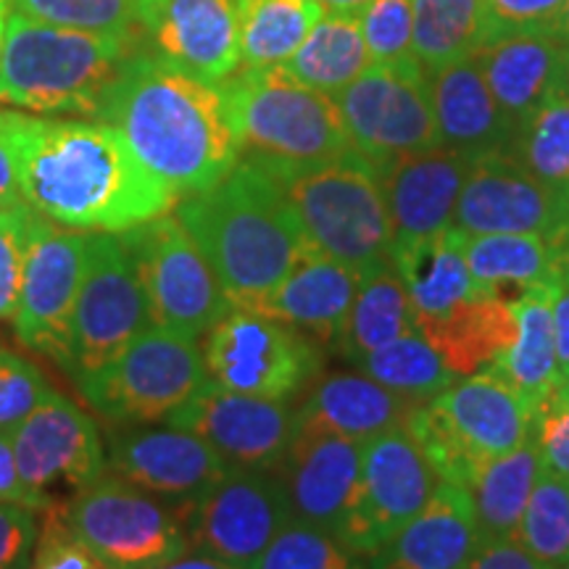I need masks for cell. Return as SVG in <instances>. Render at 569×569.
<instances>
[{
    "mask_svg": "<svg viewBox=\"0 0 569 569\" xmlns=\"http://www.w3.org/2000/svg\"><path fill=\"white\" fill-rule=\"evenodd\" d=\"M525 172L553 190H569V101L551 98L522 127H517L509 151Z\"/></svg>",
    "mask_w": 569,
    "mask_h": 569,
    "instance_id": "cell-39",
    "label": "cell"
},
{
    "mask_svg": "<svg viewBox=\"0 0 569 569\" xmlns=\"http://www.w3.org/2000/svg\"><path fill=\"white\" fill-rule=\"evenodd\" d=\"M551 309L553 340H557L559 393H569V280L561 274L551 282Z\"/></svg>",
    "mask_w": 569,
    "mask_h": 569,
    "instance_id": "cell-52",
    "label": "cell"
},
{
    "mask_svg": "<svg viewBox=\"0 0 569 569\" xmlns=\"http://www.w3.org/2000/svg\"><path fill=\"white\" fill-rule=\"evenodd\" d=\"M569 42L551 30L517 32L490 40L475 53L496 103L522 127L540 106L561 96Z\"/></svg>",
    "mask_w": 569,
    "mask_h": 569,
    "instance_id": "cell-25",
    "label": "cell"
},
{
    "mask_svg": "<svg viewBox=\"0 0 569 569\" xmlns=\"http://www.w3.org/2000/svg\"><path fill=\"white\" fill-rule=\"evenodd\" d=\"M472 163V156L438 146L377 169L393 224V248L432 238L453 224Z\"/></svg>",
    "mask_w": 569,
    "mask_h": 569,
    "instance_id": "cell-21",
    "label": "cell"
},
{
    "mask_svg": "<svg viewBox=\"0 0 569 569\" xmlns=\"http://www.w3.org/2000/svg\"><path fill=\"white\" fill-rule=\"evenodd\" d=\"M146 290L151 327L201 338L234 309L201 248L174 213L119 232Z\"/></svg>",
    "mask_w": 569,
    "mask_h": 569,
    "instance_id": "cell-9",
    "label": "cell"
},
{
    "mask_svg": "<svg viewBox=\"0 0 569 569\" xmlns=\"http://www.w3.org/2000/svg\"><path fill=\"white\" fill-rule=\"evenodd\" d=\"M356 365L380 386L396 390V393L407 396L417 403L436 398L457 382V375L446 367L440 353L419 332L398 338L393 343L361 356V359H356Z\"/></svg>",
    "mask_w": 569,
    "mask_h": 569,
    "instance_id": "cell-38",
    "label": "cell"
},
{
    "mask_svg": "<svg viewBox=\"0 0 569 569\" xmlns=\"http://www.w3.org/2000/svg\"><path fill=\"white\" fill-rule=\"evenodd\" d=\"M515 540L553 569L569 561V480L540 469Z\"/></svg>",
    "mask_w": 569,
    "mask_h": 569,
    "instance_id": "cell-40",
    "label": "cell"
},
{
    "mask_svg": "<svg viewBox=\"0 0 569 569\" xmlns=\"http://www.w3.org/2000/svg\"><path fill=\"white\" fill-rule=\"evenodd\" d=\"M240 53L248 69H277L293 59L325 17L317 0H238Z\"/></svg>",
    "mask_w": 569,
    "mask_h": 569,
    "instance_id": "cell-34",
    "label": "cell"
},
{
    "mask_svg": "<svg viewBox=\"0 0 569 569\" xmlns=\"http://www.w3.org/2000/svg\"><path fill=\"white\" fill-rule=\"evenodd\" d=\"M27 206L19 188V169L9 140L0 132V209H19Z\"/></svg>",
    "mask_w": 569,
    "mask_h": 569,
    "instance_id": "cell-53",
    "label": "cell"
},
{
    "mask_svg": "<svg viewBox=\"0 0 569 569\" xmlns=\"http://www.w3.org/2000/svg\"><path fill=\"white\" fill-rule=\"evenodd\" d=\"M9 0H0V61H3V42H6V19H9Z\"/></svg>",
    "mask_w": 569,
    "mask_h": 569,
    "instance_id": "cell-58",
    "label": "cell"
},
{
    "mask_svg": "<svg viewBox=\"0 0 569 569\" xmlns=\"http://www.w3.org/2000/svg\"><path fill=\"white\" fill-rule=\"evenodd\" d=\"M96 119L122 132L177 201L213 188L240 161L222 84L198 80L142 46L122 63Z\"/></svg>",
    "mask_w": 569,
    "mask_h": 569,
    "instance_id": "cell-2",
    "label": "cell"
},
{
    "mask_svg": "<svg viewBox=\"0 0 569 569\" xmlns=\"http://www.w3.org/2000/svg\"><path fill=\"white\" fill-rule=\"evenodd\" d=\"M19 475L34 493L51 496L56 482L88 488L103 478L106 453L98 425L61 393H53L11 427Z\"/></svg>",
    "mask_w": 569,
    "mask_h": 569,
    "instance_id": "cell-20",
    "label": "cell"
},
{
    "mask_svg": "<svg viewBox=\"0 0 569 569\" xmlns=\"http://www.w3.org/2000/svg\"><path fill=\"white\" fill-rule=\"evenodd\" d=\"M293 503L280 480L230 469L190 503V546L238 569H259L272 540L293 522Z\"/></svg>",
    "mask_w": 569,
    "mask_h": 569,
    "instance_id": "cell-15",
    "label": "cell"
},
{
    "mask_svg": "<svg viewBox=\"0 0 569 569\" xmlns=\"http://www.w3.org/2000/svg\"><path fill=\"white\" fill-rule=\"evenodd\" d=\"M565 0H486L488 40L507 38L517 32L551 30Z\"/></svg>",
    "mask_w": 569,
    "mask_h": 569,
    "instance_id": "cell-47",
    "label": "cell"
},
{
    "mask_svg": "<svg viewBox=\"0 0 569 569\" xmlns=\"http://www.w3.org/2000/svg\"><path fill=\"white\" fill-rule=\"evenodd\" d=\"M361 277L351 269L311 251L284 280L259 298L248 311L306 330L319 340H340Z\"/></svg>",
    "mask_w": 569,
    "mask_h": 569,
    "instance_id": "cell-27",
    "label": "cell"
},
{
    "mask_svg": "<svg viewBox=\"0 0 569 569\" xmlns=\"http://www.w3.org/2000/svg\"><path fill=\"white\" fill-rule=\"evenodd\" d=\"M353 151L382 169L401 156L440 146L430 74L419 61L372 63L336 96Z\"/></svg>",
    "mask_w": 569,
    "mask_h": 569,
    "instance_id": "cell-11",
    "label": "cell"
},
{
    "mask_svg": "<svg viewBox=\"0 0 569 569\" xmlns=\"http://www.w3.org/2000/svg\"><path fill=\"white\" fill-rule=\"evenodd\" d=\"M461 251H465L469 272L480 288L501 296L503 301H509V290H517L519 298L528 288L551 284L559 277L553 251L543 234L461 232Z\"/></svg>",
    "mask_w": 569,
    "mask_h": 569,
    "instance_id": "cell-32",
    "label": "cell"
},
{
    "mask_svg": "<svg viewBox=\"0 0 569 569\" xmlns=\"http://www.w3.org/2000/svg\"><path fill=\"white\" fill-rule=\"evenodd\" d=\"M511 309L517 317V338L488 367V372L501 377L538 419L540 411L559 393L551 284L528 288L511 301Z\"/></svg>",
    "mask_w": 569,
    "mask_h": 569,
    "instance_id": "cell-29",
    "label": "cell"
},
{
    "mask_svg": "<svg viewBox=\"0 0 569 569\" xmlns=\"http://www.w3.org/2000/svg\"><path fill=\"white\" fill-rule=\"evenodd\" d=\"M61 517L106 569H159L190 549L172 511L122 478L77 490Z\"/></svg>",
    "mask_w": 569,
    "mask_h": 569,
    "instance_id": "cell-10",
    "label": "cell"
},
{
    "mask_svg": "<svg viewBox=\"0 0 569 569\" xmlns=\"http://www.w3.org/2000/svg\"><path fill=\"white\" fill-rule=\"evenodd\" d=\"M540 465L546 472L569 480V393H557L536 419Z\"/></svg>",
    "mask_w": 569,
    "mask_h": 569,
    "instance_id": "cell-48",
    "label": "cell"
},
{
    "mask_svg": "<svg viewBox=\"0 0 569 569\" xmlns=\"http://www.w3.org/2000/svg\"><path fill=\"white\" fill-rule=\"evenodd\" d=\"M140 46L138 38L69 30L11 9L0 106L38 117H98L119 69Z\"/></svg>",
    "mask_w": 569,
    "mask_h": 569,
    "instance_id": "cell-4",
    "label": "cell"
},
{
    "mask_svg": "<svg viewBox=\"0 0 569 569\" xmlns=\"http://www.w3.org/2000/svg\"><path fill=\"white\" fill-rule=\"evenodd\" d=\"M415 332L417 315L407 284L393 272V267H388L359 282V293L353 298L351 315L338 343L348 359L356 361Z\"/></svg>",
    "mask_w": 569,
    "mask_h": 569,
    "instance_id": "cell-35",
    "label": "cell"
},
{
    "mask_svg": "<svg viewBox=\"0 0 569 569\" xmlns=\"http://www.w3.org/2000/svg\"><path fill=\"white\" fill-rule=\"evenodd\" d=\"M240 156L277 167H306L353 151L338 103L282 67H240L222 82Z\"/></svg>",
    "mask_w": 569,
    "mask_h": 569,
    "instance_id": "cell-7",
    "label": "cell"
},
{
    "mask_svg": "<svg viewBox=\"0 0 569 569\" xmlns=\"http://www.w3.org/2000/svg\"><path fill=\"white\" fill-rule=\"evenodd\" d=\"M325 11H338V13H356L359 17L361 11L367 9L372 0H317Z\"/></svg>",
    "mask_w": 569,
    "mask_h": 569,
    "instance_id": "cell-56",
    "label": "cell"
},
{
    "mask_svg": "<svg viewBox=\"0 0 569 569\" xmlns=\"http://www.w3.org/2000/svg\"><path fill=\"white\" fill-rule=\"evenodd\" d=\"M0 132L24 203L67 230L119 234L177 206L117 127L0 109Z\"/></svg>",
    "mask_w": 569,
    "mask_h": 569,
    "instance_id": "cell-1",
    "label": "cell"
},
{
    "mask_svg": "<svg viewBox=\"0 0 569 569\" xmlns=\"http://www.w3.org/2000/svg\"><path fill=\"white\" fill-rule=\"evenodd\" d=\"M88 264V232L67 230L32 211L24 282L13 330L21 346L67 367L71 319Z\"/></svg>",
    "mask_w": 569,
    "mask_h": 569,
    "instance_id": "cell-16",
    "label": "cell"
},
{
    "mask_svg": "<svg viewBox=\"0 0 569 569\" xmlns=\"http://www.w3.org/2000/svg\"><path fill=\"white\" fill-rule=\"evenodd\" d=\"M0 503H17L34 511H51L53 498L34 493L19 475L17 457H13L11 430H0Z\"/></svg>",
    "mask_w": 569,
    "mask_h": 569,
    "instance_id": "cell-50",
    "label": "cell"
},
{
    "mask_svg": "<svg viewBox=\"0 0 569 569\" xmlns=\"http://www.w3.org/2000/svg\"><path fill=\"white\" fill-rule=\"evenodd\" d=\"M486 543L472 493L440 482L430 503L386 546L367 557L369 569H467Z\"/></svg>",
    "mask_w": 569,
    "mask_h": 569,
    "instance_id": "cell-24",
    "label": "cell"
},
{
    "mask_svg": "<svg viewBox=\"0 0 569 569\" xmlns=\"http://www.w3.org/2000/svg\"><path fill=\"white\" fill-rule=\"evenodd\" d=\"M372 67L356 13L325 11L284 71L298 82L336 98Z\"/></svg>",
    "mask_w": 569,
    "mask_h": 569,
    "instance_id": "cell-33",
    "label": "cell"
},
{
    "mask_svg": "<svg viewBox=\"0 0 569 569\" xmlns=\"http://www.w3.org/2000/svg\"><path fill=\"white\" fill-rule=\"evenodd\" d=\"M159 569H238L232 565H227V561H219V559H211V557H190V559H174L169 561V565H163Z\"/></svg>",
    "mask_w": 569,
    "mask_h": 569,
    "instance_id": "cell-54",
    "label": "cell"
},
{
    "mask_svg": "<svg viewBox=\"0 0 569 569\" xmlns=\"http://www.w3.org/2000/svg\"><path fill=\"white\" fill-rule=\"evenodd\" d=\"M38 543L34 509L0 503V569H27Z\"/></svg>",
    "mask_w": 569,
    "mask_h": 569,
    "instance_id": "cell-49",
    "label": "cell"
},
{
    "mask_svg": "<svg viewBox=\"0 0 569 569\" xmlns=\"http://www.w3.org/2000/svg\"><path fill=\"white\" fill-rule=\"evenodd\" d=\"M549 246L553 251V261H557L559 274L567 277V280H569V227H567V230H561L557 238H551Z\"/></svg>",
    "mask_w": 569,
    "mask_h": 569,
    "instance_id": "cell-55",
    "label": "cell"
},
{
    "mask_svg": "<svg viewBox=\"0 0 569 569\" xmlns=\"http://www.w3.org/2000/svg\"><path fill=\"white\" fill-rule=\"evenodd\" d=\"M109 465L117 478L134 488L190 501L230 472L203 438L172 425L163 430L113 432Z\"/></svg>",
    "mask_w": 569,
    "mask_h": 569,
    "instance_id": "cell-23",
    "label": "cell"
},
{
    "mask_svg": "<svg viewBox=\"0 0 569 569\" xmlns=\"http://www.w3.org/2000/svg\"><path fill=\"white\" fill-rule=\"evenodd\" d=\"M203 438L230 469L267 472L280 467L293 443L298 419L284 401L243 396L209 380L167 419Z\"/></svg>",
    "mask_w": 569,
    "mask_h": 569,
    "instance_id": "cell-17",
    "label": "cell"
},
{
    "mask_svg": "<svg viewBox=\"0 0 569 569\" xmlns=\"http://www.w3.org/2000/svg\"><path fill=\"white\" fill-rule=\"evenodd\" d=\"M74 382L111 422H156L184 407L209 382V372L196 338L148 327L109 365Z\"/></svg>",
    "mask_w": 569,
    "mask_h": 569,
    "instance_id": "cell-8",
    "label": "cell"
},
{
    "mask_svg": "<svg viewBox=\"0 0 569 569\" xmlns=\"http://www.w3.org/2000/svg\"><path fill=\"white\" fill-rule=\"evenodd\" d=\"M203 365L217 386L284 401L319 375V351L296 327L232 309L206 332Z\"/></svg>",
    "mask_w": 569,
    "mask_h": 569,
    "instance_id": "cell-13",
    "label": "cell"
},
{
    "mask_svg": "<svg viewBox=\"0 0 569 569\" xmlns=\"http://www.w3.org/2000/svg\"><path fill=\"white\" fill-rule=\"evenodd\" d=\"M140 42L198 80L222 84L243 67L238 0H142Z\"/></svg>",
    "mask_w": 569,
    "mask_h": 569,
    "instance_id": "cell-19",
    "label": "cell"
},
{
    "mask_svg": "<svg viewBox=\"0 0 569 569\" xmlns=\"http://www.w3.org/2000/svg\"><path fill=\"white\" fill-rule=\"evenodd\" d=\"M42 515H46V525L38 532L30 569H106L101 559L69 530L59 509L53 507Z\"/></svg>",
    "mask_w": 569,
    "mask_h": 569,
    "instance_id": "cell-46",
    "label": "cell"
},
{
    "mask_svg": "<svg viewBox=\"0 0 569 569\" xmlns=\"http://www.w3.org/2000/svg\"><path fill=\"white\" fill-rule=\"evenodd\" d=\"M390 267L407 284L417 322L443 317L469 298L488 293L469 272L461 251V230L457 227H448L446 232L417 243L396 246Z\"/></svg>",
    "mask_w": 569,
    "mask_h": 569,
    "instance_id": "cell-30",
    "label": "cell"
},
{
    "mask_svg": "<svg viewBox=\"0 0 569 569\" xmlns=\"http://www.w3.org/2000/svg\"><path fill=\"white\" fill-rule=\"evenodd\" d=\"M9 9L69 30L140 40L142 0H9Z\"/></svg>",
    "mask_w": 569,
    "mask_h": 569,
    "instance_id": "cell-41",
    "label": "cell"
},
{
    "mask_svg": "<svg viewBox=\"0 0 569 569\" xmlns=\"http://www.w3.org/2000/svg\"><path fill=\"white\" fill-rule=\"evenodd\" d=\"M440 482L403 427L372 438L365 443L359 488L338 540L359 557H372L430 503Z\"/></svg>",
    "mask_w": 569,
    "mask_h": 569,
    "instance_id": "cell-14",
    "label": "cell"
},
{
    "mask_svg": "<svg viewBox=\"0 0 569 569\" xmlns=\"http://www.w3.org/2000/svg\"><path fill=\"white\" fill-rule=\"evenodd\" d=\"M151 327L146 290L122 238L113 232H88L84 264L74 319L67 372L90 375L124 351L140 332Z\"/></svg>",
    "mask_w": 569,
    "mask_h": 569,
    "instance_id": "cell-12",
    "label": "cell"
},
{
    "mask_svg": "<svg viewBox=\"0 0 569 569\" xmlns=\"http://www.w3.org/2000/svg\"><path fill=\"white\" fill-rule=\"evenodd\" d=\"M261 167L282 184L315 251L361 280L390 267L393 224L380 172L365 156L351 151L343 159L306 167Z\"/></svg>",
    "mask_w": 569,
    "mask_h": 569,
    "instance_id": "cell-5",
    "label": "cell"
},
{
    "mask_svg": "<svg viewBox=\"0 0 569 569\" xmlns=\"http://www.w3.org/2000/svg\"><path fill=\"white\" fill-rule=\"evenodd\" d=\"M486 0H415V59L427 74L486 46Z\"/></svg>",
    "mask_w": 569,
    "mask_h": 569,
    "instance_id": "cell-37",
    "label": "cell"
},
{
    "mask_svg": "<svg viewBox=\"0 0 569 569\" xmlns=\"http://www.w3.org/2000/svg\"><path fill=\"white\" fill-rule=\"evenodd\" d=\"M53 393L46 375L0 346V430H11Z\"/></svg>",
    "mask_w": 569,
    "mask_h": 569,
    "instance_id": "cell-44",
    "label": "cell"
},
{
    "mask_svg": "<svg viewBox=\"0 0 569 569\" xmlns=\"http://www.w3.org/2000/svg\"><path fill=\"white\" fill-rule=\"evenodd\" d=\"M403 430L440 480L472 490L490 461L536 436V415L501 377L486 369L419 403Z\"/></svg>",
    "mask_w": 569,
    "mask_h": 569,
    "instance_id": "cell-6",
    "label": "cell"
},
{
    "mask_svg": "<svg viewBox=\"0 0 569 569\" xmlns=\"http://www.w3.org/2000/svg\"><path fill=\"white\" fill-rule=\"evenodd\" d=\"M417 332L440 353L453 375L469 377L488 369L517 338V317L501 296L482 293L448 315L417 322Z\"/></svg>",
    "mask_w": 569,
    "mask_h": 569,
    "instance_id": "cell-31",
    "label": "cell"
},
{
    "mask_svg": "<svg viewBox=\"0 0 569 569\" xmlns=\"http://www.w3.org/2000/svg\"><path fill=\"white\" fill-rule=\"evenodd\" d=\"M174 217L234 309L264 298L315 251L282 184L246 156L213 188L177 201Z\"/></svg>",
    "mask_w": 569,
    "mask_h": 569,
    "instance_id": "cell-3",
    "label": "cell"
},
{
    "mask_svg": "<svg viewBox=\"0 0 569 569\" xmlns=\"http://www.w3.org/2000/svg\"><path fill=\"white\" fill-rule=\"evenodd\" d=\"M540 451L538 440L532 436L507 457H498L482 469L475 480L472 493L478 525L486 540L515 538L519 519L528 507L532 488L540 478Z\"/></svg>",
    "mask_w": 569,
    "mask_h": 569,
    "instance_id": "cell-36",
    "label": "cell"
},
{
    "mask_svg": "<svg viewBox=\"0 0 569 569\" xmlns=\"http://www.w3.org/2000/svg\"><path fill=\"white\" fill-rule=\"evenodd\" d=\"M417 407V401L380 386L372 377L332 375L311 390L296 419L298 430L332 432L356 443H369L407 425Z\"/></svg>",
    "mask_w": 569,
    "mask_h": 569,
    "instance_id": "cell-28",
    "label": "cell"
},
{
    "mask_svg": "<svg viewBox=\"0 0 569 569\" xmlns=\"http://www.w3.org/2000/svg\"><path fill=\"white\" fill-rule=\"evenodd\" d=\"M356 557L336 536L293 519L272 540L259 569H369Z\"/></svg>",
    "mask_w": 569,
    "mask_h": 569,
    "instance_id": "cell-42",
    "label": "cell"
},
{
    "mask_svg": "<svg viewBox=\"0 0 569 569\" xmlns=\"http://www.w3.org/2000/svg\"><path fill=\"white\" fill-rule=\"evenodd\" d=\"M467 569H553L538 561L528 549L517 543L515 538L486 540Z\"/></svg>",
    "mask_w": 569,
    "mask_h": 569,
    "instance_id": "cell-51",
    "label": "cell"
},
{
    "mask_svg": "<svg viewBox=\"0 0 569 569\" xmlns=\"http://www.w3.org/2000/svg\"><path fill=\"white\" fill-rule=\"evenodd\" d=\"M557 569H569V561H565V565H561V567H557Z\"/></svg>",
    "mask_w": 569,
    "mask_h": 569,
    "instance_id": "cell-60",
    "label": "cell"
},
{
    "mask_svg": "<svg viewBox=\"0 0 569 569\" xmlns=\"http://www.w3.org/2000/svg\"><path fill=\"white\" fill-rule=\"evenodd\" d=\"M551 32H553V34H559L561 40H567V42H569V0H565V6H561L559 17L553 19Z\"/></svg>",
    "mask_w": 569,
    "mask_h": 569,
    "instance_id": "cell-57",
    "label": "cell"
},
{
    "mask_svg": "<svg viewBox=\"0 0 569 569\" xmlns=\"http://www.w3.org/2000/svg\"><path fill=\"white\" fill-rule=\"evenodd\" d=\"M561 96L569 101V48H567V61H565V80H561Z\"/></svg>",
    "mask_w": 569,
    "mask_h": 569,
    "instance_id": "cell-59",
    "label": "cell"
},
{
    "mask_svg": "<svg viewBox=\"0 0 569 569\" xmlns=\"http://www.w3.org/2000/svg\"><path fill=\"white\" fill-rule=\"evenodd\" d=\"M365 443L343 436L296 430L282 459V486L298 522L338 538L361 478Z\"/></svg>",
    "mask_w": 569,
    "mask_h": 569,
    "instance_id": "cell-22",
    "label": "cell"
},
{
    "mask_svg": "<svg viewBox=\"0 0 569 569\" xmlns=\"http://www.w3.org/2000/svg\"><path fill=\"white\" fill-rule=\"evenodd\" d=\"M430 96L440 146L472 159L509 151L517 130L496 103L475 56L430 74Z\"/></svg>",
    "mask_w": 569,
    "mask_h": 569,
    "instance_id": "cell-26",
    "label": "cell"
},
{
    "mask_svg": "<svg viewBox=\"0 0 569 569\" xmlns=\"http://www.w3.org/2000/svg\"><path fill=\"white\" fill-rule=\"evenodd\" d=\"M30 206L0 209V319H13L19 309L21 282L27 264V238H30Z\"/></svg>",
    "mask_w": 569,
    "mask_h": 569,
    "instance_id": "cell-45",
    "label": "cell"
},
{
    "mask_svg": "<svg viewBox=\"0 0 569 569\" xmlns=\"http://www.w3.org/2000/svg\"><path fill=\"white\" fill-rule=\"evenodd\" d=\"M372 63L396 67L415 59V0H372L359 13Z\"/></svg>",
    "mask_w": 569,
    "mask_h": 569,
    "instance_id": "cell-43",
    "label": "cell"
},
{
    "mask_svg": "<svg viewBox=\"0 0 569 569\" xmlns=\"http://www.w3.org/2000/svg\"><path fill=\"white\" fill-rule=\"evenodd\" d=\"M465 234L532 232L546 240L569 227V190H553L525 172L507 151L475 159L453 224Z\"/></svg>",
    "mask_w": 569,
    "mask_h": 569,
    "instance_id": "cell-18",
    "label": "cell"
}]
</instances>
